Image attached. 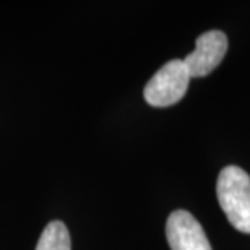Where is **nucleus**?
<instances>
[{
    "mask_svg": "<svg viewBox=\"0 0 250 250\" xmlns=\"http://www.w3.org/2000/svg\"><path fill=\"white\" fill-rule=\"evenodd\" d=\"M228 52V36L223 31L211 29L200 34L195 41V51L184 59V63L192 77H207L223 62Z\"/></svg>",
    "mask_w": 250,
    "mask_h": 250,
    "instance_id": "3",
    "label": "nucleus"
},
{
    "mask_svg": "<svg viewBox=\"0 0 250 250\" xmlns=\"http://www.w3.org/2000/svg\"><path fill=\"white\" fill-rule=\"evenodd\" d=\"M219 207L237 231L250 234V176L239 166H226L216 182Z\"/></svg>",
    "mask_w": 250,
    "mask_h": 250,
    "instance_id": "1",
    "label": "nucleus"
},
{
    "mask_svg": "<svg viewBox=\"0 0 250 250\" xmlns=\"http://www.w3.org/2000/svg\"><path fill=\"white\" fill-rule=\"evenodd\" d=\"M166 237L171 250H211L202 224L186 209H176L169 214Z\"/></svg>",
    "mask_w": 250,
    "mask_h": 250,
    "instance_id": "4",
    "label": "nucleus"
},
{
    "mask_svg": "<svg viewBox=\"0 0 250 250\" xmlns=\"http://www.w3.org/2000/svg\"><path fill=\"white\" fill-rule=\"evenodd\" d=\"M190 82L188 70L184 61H174L164 63L153 78L145 86L143 96L149 106L167 107L179 103L186 96Z\"/></svg>",
    "mask_w": 250,
    "mask_h": 250,
    "instance_id": "2",
    "label": "nucleus"
},
{
    "mask_svg": "<svg viewBox=\"0 0 250 250\" xmlns=\"http://www.w3.org/2000/svg\"><path fill=\"white\" fill-rule=\"evenodd\" d=\"M36 250H72L67 226L62 221L49 223L39 237Z\"/></svg>",
    "mask_w": 250,
    "mask_h": 250,
    "instance_id": "5",
    "label": "nucleus"
}]
</instances>
